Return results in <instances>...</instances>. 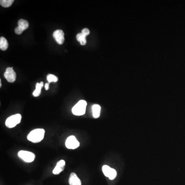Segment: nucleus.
I'll return each instance as SVG.
<instances>
[{
	"instance_id": "obj_13",
	"label": "nucleus",
	"mask_w": 185,
	"mask_h": 185,
	"mask_svg": "<svg viewBox=\"0 0 185 185\" xmlns=\"http://www.w3.org/2000/svg\"><path fill=\"white\" fill-rule=\"evenodd\" d=\"M44 85L43 82H41L40 83H37L36 85V90L34 91L32 93V95L34 97H38L40 95L41 93V89L42 88Z\"/></svg>"
},
{
	"instance_id": "obj_15",
	"label": "nucleus",
	"mask_w": 185,
	"mask_h": 185,
	"mask_svg": "<svg viewBox=\"0 0 185 185\" xmlns=\"http://www.w3.org/2000/svg\"><path fill=\"white\" fill-rule=\"evenodd\" d=\"M86 37L87 36L82 34V32L77 34L76 36L77 40L80 43L81 45H85L87 43Z\"/></svg>"
},
{
	"instance_id": "obj_14",
	"label": "nucleus",
	"mask_w": 185,
	"mask_h": 185,
	"mask_svg": "<svg viewBox=\"0 0 185 185\" xmlns=\"http://www.w3.org/2000/svg\"><path fill=\"white\" fill-rule=\"evenodd\" d=\"M8 47V43L7 40L4 37H1L0 38V49L2 50L5 51L7 50Z\"/></svg>"
},
{
	"instance_id": "obj_11",
	"label": "nucleus",
	"mask_w": 185,
	"mask_h": 185,
	"mask_svg": "<svg viewBox=\"0 0 185 185\" xmlns=\"http://www.w3.org/2000/svg\"><path fill=\"white\" fill-rule=\"evenodd\" d=\"M69 182V185H81V180L79 178L76 174L74 172L70 175Z\"/></svg>"
},
{
	"instance_id": "obj_7",
	"label": "nucleus",
	"mask_w": 185,
	"mask_h": 185,
	"mask_svg": "<svg viewBox=\"0 0 185 185\" xmlns=\"http://www.w3.org/2000/svg\"><path fill=\"white\" fill-rule=\"evenodd\" d=\"M18 26L16 28L15 31L17 35H21L29 27L28 21L24 19H20L18 22Z\"/></svg>"
},
{
	"instance_id": "obj_12",
	"label": "nucleus",
	"mask_w": 185,
	"mask_h": 185,
	"mask_svg": "<svg viewBox=\"0 0 185 185\" xmlns=\"http://www.w3.org/2000/svg\"><path fill=\"white\" fill-rule=\"evenodd\" d=\"M93 116L95 118L99 117L101 111V107L98 104H94L92 107Z\"/></svg>"
},
{
	"instance_id": "obj_1",
	"label": "nucleus",
	"mask_w": 185,
	"mask_h": 185,
	"mask_svg": "<svg viewBox=\"0 0 185 185\" xmlns=\"http://www.w3.org/2000/svg\"><path fill=\"white\" fill-rule=\"evenodd\" d=\"M45 135V130L43 129H37L31 131L27 136V140L33 143L41 142Z\"/></svg>"
},
{
	"instance_id": "obj_9",
	"label": "nucleus",
	"mask_w": 185,
	"mask_h": 185,
	"mask_svg": "<svg viewBox=\"0 0 185 185\" xmlns=\"http://www.w3.org/2000/svg\"><path fill=\"white\" fill-rule=\"evenodd\" d=\"M53 37L60 45L63 44L64 42V33L62 30H57L53 33Z\"/></svg>"
},
{
	"instance_id": "obj_3",
	"label": "nucleus",
	"mask_w": 185,
	"mask_h": 185,
	"mask_svg": "<svg viewBox=\"0 0 185 185\" xmlns=\"http://www.w3.org/2000/svg\"><path fill=\"white\" fill-rule=\"evenodd\" d=\"M22 119V116L20 114L13 115L6 119L5 125L8 128H13L19 124Z\"/></svg>"
},
{
	"instance_id": "obj_17",
	"label": "nucleus",
	"mask_w": 185,
	"mask_h": 185,
	"mask_svg": "<svg viewBox=\"0 0 185 185\" xmlns=\"http://www.w3.org/2000/svg\"><path fill=\"white\" fill-rule=\"evenodd\" d=\"M47 81L49 82V83L50 82H57L58 80V78L57 77H56L55 75H52V74H49L47 76Z\"/></svg>"
},
{
	"instance_id": "obj_20",
	"label": "nucleus",
	"mask_w": 185,
	"mask_h": 185,
	"mask_svg": "<svg viewBox=\"0 0 185 185\" xmlns=\"http://www.w3.org/2000/svg\"><path fill=\"white\" fill-rule=\"evenodd\" d=\"M2 87L1 80L0 79V87Z\"/></svg>"
},
{
	"instance_id": "obj_19",
	"label": "nucleus",
	"mask_w": 185,
	"mask_h": 185,
	"mask_svg": "<svg viewBox=\"0 0 185 185\" xmlns=\"http://www.w3.org/2000/svg\"><path fill=\"white\" fill-rule=\"evenodd\" d=\"M49 87H50V84H49V83H46L45 85V90H49Z\"/></svg>"
},
{
	"instance_id": "obj_6",
	"label": "nucleus",
	"mask_w": 185,
	"mask_h": 185,
	"mask_svg": "<svg viewBox=\"0 0 185 185\" xmlns=\"http://www.w3.org/2000/svg\"><path fill=\"white\" fill-rule=\"evenodd\" d=\"M102 170L104 175L109 178V179L111 180L114 179L117 176L116 171L114 169L111 168L109 166L104 165L102 167Z\"/></svg>"
},
{
	"instance_id": "obj_5",
	"label": "nucleus",
	"mask_w": 185,
	"mask_h": 185,
	"mask_svg": "<svg viewBox=\"0 0 185 185\" xmlns=\"http://www.w3.org/2000/svg\"><path fill=\"white\" fill-rule=\"evenodd\" d=\"M65 145L66 148L69 149H76L79 147L80 143L77 140L76 138L74 136H70L69 137L66 141H65Z\"/></svg>"
},
{
	"instance_id": "obj_2",
	"label": "nucleus",
	"mask_w": 185,
	"mask_h": 185,
	"mask_svg": "<svg viewBox=\"0 0 185 185\" xmlns=\"http://www.w3.org/2000/svg\"><path fill=\"white\" fill-rule=\"evenodd\" d=\"M87 103L85 100H81L78 102L72 108V113L76 116H81L84 114L86 111Z\"/></svg>"
},
{
	"instance_id": "obj_10",
	"label": "nucleus",
	"mask_w": 185,
	"mask_h": 185,
	"mask_svg": "<svg viewBox=\"0 0 185 185\" xmlns=\"http://www.w3.org/2000/svg\"><path fill=\"white\" fill-rule=\"evenodd\" d=\"M65 166V162L64 160H59L56 164V167L53 170V173L54 174L58 175L62 171L64 170Z\"/></svg>"
},
{
	"instance_id": "obj_4",
	"label": "nucleus",
	"mask_w": 185,
	"mask_h": 185,
	"mask_svg": "<svg viewBox=\"0 0 185 185\" xmlns=\"http://www.w3.org/2000/svg\"><path fill=\"white\" fill-rule=\"evenodd\" d=\"M18 156L26 163L34 162L36 158L35 154L31 152L21 150L18 152Z\"/></svg>"
},
{
	"instance_id": "obj_8",
	"label": "nucleus",
	"mask_w": 185,
	"mask_h": 185,
	"mask_svg": "<svg viewBox=\"0 0 185 185\" xmlns=\"http://www.w3.org/2000/svg\"><path fill=\"white\" fill-rule=\"evenodd\" d=\"M4 75L5 78L7 80L8 82L12 83L16 81V74L13 70V68H7Z\"/></svg>"
},
{
	"instance_id": "obj_16",
	"label": "nucleus",
	"mask_w": 185,
	"mask_h": 185,
	"mask_svg": "<svg viewBox=\"0 0 185 185\" xmlns=\"http://www.w3.org/2000/svg\"><path fill=\"white\" fill-rule=\"evenodd\" d=\"M13 2V0H1L0 1V4L4 7H9L12 4Z\"/></svg>"
},
{
	"instance_id": "obj_18",
	"label": "nucleus",
	"mask_w": 185,
	"mask_h": 185,
	"mask_svg": "<svg viewBox=\"0 0 185 185\" xmlns=\"http://www.w3.org/2000/svg\"><path fill=\"white\" fill-rule=\"evenodd\" d=\"M81 32H82V34H84V35L88 36L90 34V30H88V29L85 28L82 30Z\"/></svg>"
}]
</instances>
